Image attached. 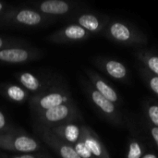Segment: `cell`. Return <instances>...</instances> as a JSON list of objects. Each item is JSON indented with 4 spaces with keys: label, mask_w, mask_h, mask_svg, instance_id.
Masks as SVG:
<instances>
[{
    "label": "cell",
    "mask_w": 158,
    "mask_h": 158,
    "mask_svg": "<svg viewBox=\"0 0 158 158\" xmlns=\"http://www.w3.org/2000/svg\"><path fill=\"white\" fill-rule=\"evenodd\" d=\"M57 21L31 6H9L0 16V27L31 29L46 27Z\"/></svg>",
    "instance_id": "cell-1"
},
{
    "label": "cell",
    "mask_w": 158,
    "mask_h": 158,
    "mask_svg": "<svg viewBox=\"0 0 158 158\" xmlns=\"http://www.w3.org/2000/svg\"><path fill=\"white\" fill-rule=\"evenodd\" d=\"M72 102L74 100L69 90L58 81L43 93L31 95L29 99V106L32 116H35L56 106Z\"/></svg>",
    "instance_id": "cell-2"
},
{
    "label": "cell",
    "mask_w": 158,
    "mask_h": 158,
    "mask_svg": "<svg viewBox=\"0 0 158 158\" xmlns=\"http://www.w3.org/2000/svg\"><path fill=\"white\" fill-rule=\"evenodd\" d=\"M32 117L34 123L49 129L67 123H77L82 119L75 102L63 104Z\"/></svg>",
    "instance_id": "cell-3"
},
{
    "label": "cell",
    "mask_w": 158,
    "mask_h": 158,
    "mask_svg": "<svg viewBox=\"0 0 158 158\" xmlns=\"http://www.w3.org/2000/svg\"><path fill=\"white\" fill-rule=\"evenodd\" d=\"M103 32L107 39L121 45L138 46L147 44L148 43L145 34L125 21H110L107 23Z\"/></svg>",
    "instance_id": "cell-4"
},
{
    "label": "cell",
    "mask_w": 158,
    "mask_h": 158,
    "mask_svg": "<svg viewBox=\"0 0 158 158\" xmlns=\"http://www.w3.org/2000/svg\"><path fill=\"white\" fill-rule=\"evenodd\" d=\"M31 7L40 13L58 19L69 20L74 15L81 11V7L78 3L67 0H44L29 3Z\"/></svg>",
    "instance_id": "cell-5"
},
{
    "label": "cell",
    "mask_w": 158,
    "mask_h": 158,
    "mask_svg": "<svg viewBox=\"0 0 158 158\" xmlns=\"http://www.w3.org/2000/svg\"><path fill=\"white\" fill-rule=\"evenodd\" d=\"M0 149L19 152L21 154H32L41 149L40 142L19 129L0 134Z\"/></svg>",
    "instance_id": "cell-6"
},
{
    "label": "cell",
    "mask_w": 158,
    "mask_h": 158,
    "mask_svg": "<svg viewBox=\"0 0 158 158\" xmlns=\"http://www.w3.org/2000/svg\"><path fill=\"white\" fill-rule=\"evenodd\" d=\"M81 83L89 100L91 101L93 106L98 110V112L110 123L118 126L121 125L123 123V118L118 106L106 98H105L102 94H100L93 87L90 81L82 80Z\"/></svg>",
    "instance_id": "cell-7"
},
{
    "label": "cell",
    "mask_w": 158,
    "mask_h": 158,
    "mask_svg": "<svg viewBox=\"0 0 158 158\" xmlns=\"http://www.w3.org/2000/svg\"><path fill=\"white\" fill-rule=\"evenodd\" d=\"M33 131L40 140L49 146L60 158H81L72 145L57 137L50 129L34 123Z\"/></svg>",
    "instance_id": "cell-8"
},
{
    "label": "cell",
    "mask_w": 158,
    "mask_h": 158,
    "mask_svg": "<svg viewBox=\"0 0 158 158\" xmlns=\"http://www.w3.org/2000/svg\"><path fill=\"white\" fill-rule=\"evenodd\" d=\"M43 51L31 44L0 50V64L19 65L38 60L43 56Z\"/></svg>",
    "instance_id": "cell-9"
},
{
    "label": "cell",
    "mask_w": 158,
    "mask_h": 158,
    "mask_svg": "<svg viewBox=\"0 0 158 158\" xmlns=\"http://www.w3.org/2000/svg\"><path fill=\"white\" fill-rule=\"evenodd\" d=\"M92 34L82 27L75 23H69L52 34L48 35L47 40L53 44H74L89 39Z\"/></svg>",
    "instance_id": "cell-10"
},
{
    "label": "cell",
    "mask_w": 158,
    "mask_h": 158,
    "mask_svg": "<svg viewBox=\"0 0 158 158\" xmlns=\"http://www.w3.org/2000/svg\"><path fill=\"white\" fill-rule=\"evenodd\" d=\"M16 78L20 86H22L29 94H31L32 95L43 93L50 86L58 81L54 80L53 78L45 77L29 71H21L16 73Z\"/></svg>",
    "instance_id": "cell-11"
},
{
    "label": "cell",
    "mask_w": 158,
    "mask_h": 158,
    "mask_svg": "<svg viewBox=\"0 0 158 158\" xmlns=\"http://www.w3.org/2000/svg\"><path fill=\"white\" fill-rule=\"evenodd\" d=\"M68 21L78 24L91 34H94L104 31L108 23V19L103 15L81 11L70 18Z\"/></svg>",
    "instance_id": "cell-12"
},
{
    "label": "cell",
    "mask_w": 158,
    "mask_h": 158,
    "mask_svg": "<svg viewBox=\"0 0 158 158\" xmlns=\"http://www.w3.org/2000/svg\"><path fill=\"white\" fill-rule=\"evenodd\" d=\"M81 140L96 158H111L106 147L97 135V133L89 126L82 125V133Z\"/></svg>",
    "instance_id": "cell-13"
},
{
    "label": "cell",
    "mask_w": 158,
    "mask_h": 158,
    "mask_svg": "<svg viewBox=\"0 0 158 158\" xmlns=\"http://www.w3.org/2000/svg\"><path fill=\"white\" fill-rule=\"evenodd\" d=\"M85 73L89 78L90 83L100 94H102L105 98L115 104L117 106L120 105L121 100L117 91L109 83H107L98 73L88 69H85Z\"/></svg>",
    "instance_id": "cell-14"
},
{
    "label": "cell",
    "mask_w": 158,
    "mask_h": 158,
    "mask_svg": "<svg viewBox=\"0 0 158 158\" xmlns=\"http://www.w3.org/2000/svg\"><path fill=\"white\" fill-rule=\"evenodd\" d=\"M94 64L106 75H108L110 78L119 81H125L128 80L129 77V71L127 67L112 58H96L94 60Z\"/></svg>",
    "instance_id": "cell-15"
},
{
    "label": "cell",
    "mask_w": 158,
    "mask_h": 158,
    "mask_svg": "<svg viewBox=\"0 0 158 158\" xmlns=\"http://www.w3.org/2000/svg\"><path fill=\"white\" fill-rule=\"evenodd\" d=\"M50 130L57 137L73 146L81 138L82 125H80L78 123H67L51 128Z\"/></svg>",
    "instance_id": "cell-16"
},
{
    "label": "cell",
    "mask_w": 158,
    "mask_h": 158,
    "mask_svg": "<svg viewBox=\"0 0 158 158\" xmlns=\"http://www.w3.org/2000/svg\"><path fill=\"white\" fill-rule=\"evenodd\" d=\"M2 94L9 101L17 104H21L30 99V94L20 85L18 84H4L0 88Z\"/></svg>",
    "instance_id": "cell-17"
},
{
    "label": "cell",
    "mask_w": 158,
    "mask_h": 158,
    "mask_svg": "<svg viewBox=\"0 0 158 158\" xmlns=\"http://www.w3.org/2000/svg\"><path fill=\"white\" fill-rule=\"evenodd\" d=\"M137 59L143 64V68L151 73L158 76V55L147 49H138L135 51Z\"/></svg>",
    "instance_id": "cell-18"
},
{
    "label": "cell",
    "mask_w": 158,
    "mask_h": 158,
    "mask_svg": "<svg viewBox=\"0 0 158 158\" xmlns=\"http://www.w3.org/2000/svg\"><path fill=\"white\" fill-rule=\"evenodd\" d=\"M144 155V147L137 139H131L128 144L126 158H142Z\"/></svg>",
    "instance_id": "cell-19"
},
{
    "label": "cell",
    "mask_w": 158,
    "mask_h": 158,
    "mask_svg": "<svg viewBox=\"0 0 158 158\" xmlns=\"http://www.w3.org/2000/svg\"><path fill=\"white\" fill-rule=\"evenodd\" d=\"M30 44L22 39H19L13 36H4L0 35V50L18 46H27Z\"/></svg>",
    "instance_id": "cell-20"
},
{
    "label": "cell",
    "mask_w": 158,
    "mask_h": 158,
    "mask_svg": "<svg viewBox=\"0 0 158 158\" xmlns=\"http://www.w3.org/2000/svg\"><path fill=\"white\" fill-rule=\"evenodd\" d=\"M140 71H141V75H142L143 81H145L146 85L148 86V88L156 95L158 96V76L151 73L143 67L140 69Z\"/></svg>",
    "instance_id": "cell-21"
},
{
    "label": "cell",
    "mask_w": 158,
    "mask_h": 158,
    "mask_svg": "<svg viewBox=\"0 0 158 158\" xmlns=\"http://www.w3.org/2000/svg\"><path fill=\"white\" fill-rule=\"evenodd\" d=\"M145 114L151 125L158 128V104L149 103L145 107Z\"/></svg>",
    "instance_id": "cell-22"
},
{
    "label": "cell",
    "mask_w": 158,
    "mask_h": 158,
    "mask_svg": "<svg viewBox=\"0 0 158 158\" xmlns=\"http://www.w3.org/2000/svg\"><path fill=\"white\" fill-rule=\"evenodd\" d=\"M73 147L81 158H96L90 152V150L86 147V145L83 143L81 140H80L77 143H75Z\"/></svg>",
    "instance_id": "cell-23"
},
{
    "label": "cell",
    "mask_w": 158,
    "mask_h": 158,
    "mask_svg": "<svg viewBox=\"0 0 158 158\" xmlns=\"http://www.w3.org/2000/svg\"><path fill=\"white\" fill-rule=\"evenodd\" d=\"M14 129H15V127H13L9 123V121L6 118V117L5 116V114L0 110V134L9 132L11 131H13Z\"/></svg>",
    "instance_id": "cell-24"
},
{
    "label": "cell",
    "mask_w": 158,
    "mask_h": 158,
    "mask_svg": "<svg viewBox=\"0 0 158 158\" xmlns=\"http://www.w3.org/2000/svg\"><path fill=\"white\" fill-rule=\"evenodd\" d=\"M0 158H49L46 155L42 154H21L13 156H6L5 155L0 156Z\"/></svg>",
    "instance_id": "cell-25"
},
{
    "label": "cell",
    "mask_w": 158,
    "mask_h": 158,
    "mask_svg": "<svg viewBox=\"0 0 158 158\" xmlns=\"http://www.w3.org/2000/svg\"><path fill=\"white\" fill-rule=\"evenodd\" d=\"M149 131H150L151 137L153 139V142L155 143V144L156 145V147H157L158 149V128L153 126V125H150Z\"/></svg>",
    "instance_id": "cell-26"
},
{
    "label": "cell",
    "mask_w": 158,
    "mask_h": 158,
    "mask_svg": "<svg viewBox=\"0 0 158 158\" xmlns=\"http://www.w3.org/2000/svg\"><path fill=\"white\" fill-rule=\"evenodd\" d=\"M9 7V6L7 5V4H6V3H2V2H0V16Z\"/></svg>",
    "instance_id": "cell-27"
},
{
    "label": "cell",
    "mask_w": 158,
    "mask_h": 158,
    "mask_svg": "<svg viewBox=\"0 0 158 158\" xmlns=\"http://www.w3.org/2000/svg\"><path fill=\"white\" fill-rule=\"evenodd\" d=\"M142 158H158V156L155 153H146L143 156Z\"/></svg>",
    "instance_id": "cell-28"
}]
</instances>
